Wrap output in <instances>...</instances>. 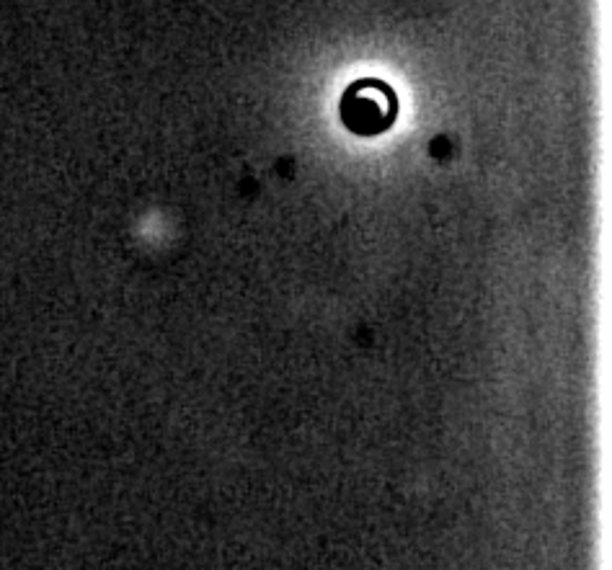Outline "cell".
<instances>
[{"instance_id": "1", "label": "cell", "mask_w": 612, "mask_h": 570, "mask_svg": "<svg viewBox=\"0 0 612 570\" xmlns=\"http://www.w3.org/2000/svg\"><path fill=\"white\" fill-rule=\"evenodd\" d=\"M398 116V98L383 80L365 78L347 88L341 98V119L347 130L362 137H375L393 127Z\"/></svg>"}]
</instances>
